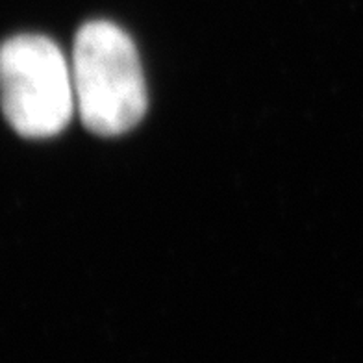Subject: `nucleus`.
<instances>
[{
	"mask_svg": "<svg viewBox=\"0 0 363 363\" xmlns=\"http://www.w3.org/2000/svg\"><path fill=\"white\" fill-rule=\"evenodd\" d=\"M72 84L82 123L113 138L134 128L147 111V87L134 41L108 21L78 30L72 50Z\"/></svg>",
	"mask_w": 363,
	"mask_h": 363,
	"instance_id": "obj_1",
	"label": "nucleus"
},
{
	"mask_svg": "<svg viewBox=\"0 0 363 363\" xmlns=\"http://www.w3.org/2000/svg\"><path fill=\"white\" fill-rule=\"evenodd\" d=\"M0 101L11 128L24 138L60 134L77 110L71 65L60 47L32 34L0 45Z\"/></svg>",
	"mask_w": 363,
	"mask_h": 363,
	"instance_id": "obj_2",
	"label": "nucleus"
}]
</instances>
